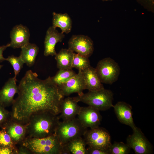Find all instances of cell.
<instances>
[{
	"label": "cell",
	"mask_w": 154,
	"mask_h": 154,
	"mask_svg": "<svg viewBox=\"0 0 154 154\" xmlns=\"http://www.w3.org/2000/svg\"><path fill=\"white\" fill-rule=\"evenodd\" d=\"M18 87V96L12 104L13 119L27 124L31 117L37 113L60 114V104L64 96L50 76L41 80L36 73L28 70Z\"/></svg>",
	"instance_id": "obj_1"
},
{
	"label": "cell",
	"mask_w": 154,
	"mask_h": 154,
	"mask_svg": "<svg viewBox=\"0 0 154 154\" xmlns=\"http://www.w3.org/2000/svg\"><path fill=\"white\" fill-rule=\"evenodd\" d=\"M60 119L57 115L48 112L34 114L26 124L27 137L41 138L54 134Z\"/></svg>",
	"instance_id": "obj_2"
},
{
	"label": "cell",
	"mask_w": 154,
	"mask_h": 154,
	"mask_svg": "<svg viewBox=\"0 0 154 154\" xmlns=\"http://www.w3.org/2000/svg\"><path fill=\"white\" fill-rule=\"evenodd\" d=\"M22 144L33 154H61L62 148L55 134L41 138L27 137Z\"/></svg>",
	"instance_id": "obj_3"
},
{
	"label": "cell",
	"mask_w": 154,
	"mask_h": 154,
	"mask_svg": "<svg viewBox=\"0 0 154 154\" xmlns=\"http://www.w3.org/2000/svg\"><path fill=\"white\" fill-rule=\"evenodd\" d=\"M74 98L78 102H82L100 111L108 110L114 106L113 93L105 88L95 91H88Z\"/></svg>",
	"instance_id": "obj_4"
},
{
	"label": "cell",
	"mask_w": 154,
	"mask_h": 154,
	"mask_svg": "<svg viewBox=\"0 0 154 154\" xmlns=\"http://www.w3.org/2000/svg\"><path fill=\"white\" fill-rule=\"evenodd\" d=\"M87 128L84 127L78 118L60 121L54 134L62 145L71 140L83 136Z\"/></svg>",
	"instance_id": "obj_5"
},
{
	"label": "cell",
	"mask_w": 154,
	"mask_h": 154,
	"mask_svg": "<svg viewBox=\"0 0 154 154\" xmlns=\"http://www.w3.org/2000/svg\"><path fill=\"white\" fill-rule=\"evenodd\" d=\"M95 69L101 82L107 84H112L117 81L120 73L118 64L110 57L100 60Z\"/></svg>",
	"instance_id": "obj_6"
},
{
	"label": "cell",
	"mask_w": 154,
	"mask_h": 154,
	"mask_svg": "<svg viewBox=\"0 0 154 154\" xmlns=\"http://www.w3.org/2000/svg\"><path fill=\"white\" fill-rule=\"evenodd\" d=\"M83 136L88 146L109 149L111 144L109 133L105 129L99 127L87 129Z\"/></svg>",
	"instance_id": "obj_7"
},
{
	"label": "cell",
	"mask_w": 154,
	"mask_h": 154,
	"mask_svg": "<svg viewBox=\"0 0 154 154\" xmlns=\"http://www.w3.org/2000/svg\"><path fill=\"white\" fill-rule=\"evenodd\" d=\"M127 139V144L136 154H149L152 153V146L141 130L138 128Z\"/></svg>",
	"instance_id": "obj_8"
},
{
	"label": "cell",
	"mask_w": 154,
	"mask_h": 154,
	"mask_svg": "<svg viewBox=\"0 0 154 154\" xmlns=\"http://www.w3.org/2000/svg\"><path fill=\"white\" fill-rule=\"evenodd\" d=\"M68 46L73 52L88 58L94 50L93 41L88 36L83 35L72 36L68 42Z\"/></svg>",
	"instance_id": "obj_9"
},
{
	"label": "cell",
	"mask_w": 154,
	"mask_h": 154,
	"mask_svg": "<svg viewBox=\"0 0 154 154\" xmlns=\"http://www.w3.org/2000/svg\"><path fill=\"white\" fill-rule=\"evenodd\" d=\"M78 119L85 128L93 129L99 127L102 119L100 111L89 106L81 107Z\"/></svg>",
	"instance_id": "obj_10"
},
{
	"label": "cell",
	"mask_w": 154,
	"mask_h": 154,
	"mask_svg": "<svg viewBox=\"0 0 154 154\" xmlns=\"http://www.w3.org/2000/svg\"><path fill=\"white\" fill-rule=\"evenodd\" d=\"M14 143L17 145L22 143L27 136V124L12 119L4 127Z\"/></svg>",
	"instance_id": "obj_11"
},
{
	"label": "cell",
	"mask_w": 154,
	"mask_h": 154,
	"mask_svg": "<svg viewBox=\"0 0 154 154\" xmlns=\"http://www.w3.org/2000/svg\"><path fill=\"white\" fill-rule=\"evenodd\" d=\"M58 88L64 96H68L73 93H77L78 95L82 94L83 90L86 88L82 71H79L77 74Z\"/></svg>",
	"instance_id": "obj_12"
},
{
	"label": "cell",
	"mask_w": 154,
	"mask_h": 154,
	"mask_svg": "<svg viewBox=\"0 0 154 154\" xmlns=\"http://www.w3.org/2000/svg\"><path fill=\"white\" fill-rule=\"evenodd\" d=\"M29 29L21 24L14 26L10 32V47L13 48H21L29 42Z\"/></svg>",
	"instance_id": "obj_13"
},
{
	"label": "cell",
	"mask_w": 154,
	"mask_h": 154,
	"mask_svg": "<svg viewBox=\"0 0 154 154\" xmlns=\"http://www.w3.org/2000/svg\"><path fill=\"white\" fill-rule=\"evenodd\" d=\"M65 37L64 33L59 32L56 28L52 26L47 29L44 41V55L46 56H55L56 44L61 42Z\"/></svg>",
	"instance_id": "obj_14"
},
{
	"label": "cell",
	"mask_w": 154,
	"mask_h": 154,
	"mask_svg": "<svg viewBox=\"0 0 154 154\" xmlns=\"http://www.w3.org/2000/svg\"><path fill=\"white\" fill-rule=\"evenodd\" d=\"M78 103L74 97L64 98L60 104V115L58 116L59 118L64 121L75 118L81 107Z\"/></svg>",
	"instance_id": "obj_15"
},
{
	"label": "cell",
	"mask_w": 154,
	"mask_h": 154,
	"mask_svg": "<svg viewBox=\"0 0 154 154\" xmlns=\"http://www.w3.org/2000/svg\"><path fill=\"white\" fill-rule=\"evenodd\" d=\"M114 111L119 121L130 127L133 130L137 127L134 124L132 112V107L129 104L120 101L113 106Z\"/></svg>",
	"instance_id": "obj_16"
},
{
	"label": "cell",
	"mask_w": 154,
	"mask_h": 154,
	"mask_svg": "<svg viewBox=\"0 0 154 154\" xmlns=\"http://www.w3.org/2000/svg\"><path fill=\"white\" fill-rule=\"evenodd\" d=\"M16 78H9L0 90V104L3 107L12 105L14 96L18 92Z\"/></svg>",
	"instance_id": "obj_17"
},
{
	"label": "cell",
	"mask_w": 154,
	"mask_h": 154,
	"mask_svg": "<svg viewBox=\"0 0 154 154\" xmlns=\"http://www.w3.org/2000/svg\"><path fill=\"white\" fill-rule=\"evenodd\" d=\"M82 72L86 89L88 91H95L104 88L95 68L90 66Z\"/></svg>",
	"instance_id": "obj_18"
},
{
	"label": "cell",
	"mask_w": 154,
	"mask_h": 154,
	"mask_svg": "<svg viewBox=\"0 0 154 154\" xmlns=\"http://www.w3.org/2000/svg\"><path fill=\"white\" fill-rule=\"evenodd\" d=\"M52 26L56 28H60L62 31L61 33L68 34L71 32L72 22V20L67 13H52Z\"/></svg>",
	"instance_id": "obj_19"
},
{
	"label": "cell",
	"mask_w": 154,
	"mask_h": 154,
	"mask_svg": "<svg viewBox=\"0 0 154 154\" xmlns=\"http://www.w3.org/2000/svg\"><path fill=\"white\" fill-rule=\"evenodd\" d=\"M21 48L19 56L27 66H32L35 63L38 52V47L35 44L29 42Z\"/></svg>",
	"instance_id": "obj_20"
},
{
	"label": "cell",
	"mask_w": 154,
	"mask_h": 154,
	"mask_svg": "<svg viewBox=\"0 0 154 154\" xmlns=\"http://www.w3.org/2000/svg\"><path fill=\"white\" fill-rule=\"evenodd\" d=\"M74 52L69 48H62L55 55L57 66L59 69H72Z\"/></svg>",
	"instance_id": "obj_21"
},
{
	"label": "cell",
	"mask_w": 154,
	"mask_h": 154,
	"mask_svg": "<svg viewBox=\"0 0 154 154\" xmlns=\"http://www.w3.org/2000/svg\"><path fill=\"white\" fill-rule=\"evenodd\" d=\"M86 145L84 138L80 137L72 139L62 145L70 154H87Z\"/></svg>",
	"instance_id": "obj_22"
},
{
	"label": "cell",
	"mask_w": 154,
	"mask_h": 154,
	"mask_svg": "<svg viewBox=\"0 0 154 154\" xmlns=\"http://www.w3.org/2000/svg\"><path fill=\"white\" fill-rule=\"evenodd\" d=\"M76 74L72 69H60L51 79L53 82L58 87L66 82Z\"/></svg>",
	"instance_id": "obj_23"
},
{
	"label": "cell",
	"mask_w": 154,
	"mask_h": 154,
	"mask_svg": "<svg viewBox=\"0 0 154 154\" xmlns=\"http://www.w3.org/2000/svg\"><path fill=\"white\" fill-rule=\"evenodd\" d=\"M90 66L88 58L74 53L72 62V68H75L79 71H82Z\"/></svg>",
	"instance_id": "obj_24"
},
{
	"label": "cell",
	"mask_w": 154,
	"mask_h": 154,
	"mask_svg": "<svg viewBox=\"0 0 154 154\" xmlns=\"http://www.w3.org/2000/svg\"><path fill=\"white\" fill-rule=\"evenodd\" d=\"M130 149L127 143L115 142L111 144L109 150L110 154H127L129 153Z\"/></svg>",
	"instance_id": "obj_25"
},
{
	"label": "cell",
	"mask_w": 154,
	"mask_h": 154,
	"mask_svg": "<svg viewBox=\"0 0 154 154\" xmlns=\"http://www.w3.org/2000/svg\"><path fill=\"white\" fill-rule=\"evenodd\" d=\"M6 60L8 61L12 66L14 72V77L16 78L25 64L24 62L19 56L17 57L13 55L9 56L6 58Z\"/></svg>",
	"instance_id": "obj_26"
},
{
	"label": "cell",
	"mask_w": 154,
	"mask_h": 154,
	"mask_svg": "<svg viewBox=\"0 0 154 154\" xmlns=\"http://www.w3.org/2000/svg\"><path fill=\"white\" fill-rule=\"evenodd\" d=\"M0 146L12 147L15 150L16 152V145L14 144L4 127L0 130Z\"/></svg>",
	"instance_id": "obj_27"
},
{
	"label": "cell",
	"mask_w": 154,
	"mask_h": 154,
	"mask_svg": "<svg viewBox=\"0 0 154 154\" xmlns=\"http://www.w3.org/2000/svg\"><path fill=\"white\" fill-rule=\"evenodd\" d=\"M11 113L6 110L0 104V125L6 124L12 119Z\"/></svg>",
	"instance_id": "obj_28"
},
{
	"label": "cell",
	"mask_w": 154,
	"mask_h": 154,
	"mask_svg": "<svg viewBox=\"0 0 154 154\" xmlns=\"http://www.w3.org/2000/svg\"><path fill=\"white\" fill-rule=\"evenodd\" d=\"M86 150L87 154H110L109 149L88 146Z\"/></svg>",
	"instance_id": "obj_29"
},
{
	"label": "cell",
	"mask_w": 154,
	"mask_h": 154,
	"mask_svg": "<svg viewBox=\"0 0 154 154\" xmlns=\"http://www.w3.org/2000/svg\"><path fill=\"white\" fill-rule=\"evenodd\" d=\"M137 1L148 11L154 13V0H137Z\"/></svg>",
	"instance_id": "obj_30"
},
{
	"label": "cell",
	"mask_w": 154,
	"mask_h": 154,
	"mask_svg": "<svg viewBox=\"0 0 154 154\" xmlns=\"http://www.w3.org/2000/svg\"><path fill=\"white\" fill-rule=\"evenodd\" d=\"M18 147L16 146V154H31L30 151L22 143L19 145Z\"/></svg>",
	"instance_id": "obj_31"
},
{
	"label": "cell",
	"mask_w": 154,
	"mask_h": 154,
	"mask_svg": "<svg viewBox=\"0 0 154 154\" xmlns=\"http://www.w3.org/2000/svg\"><path fill=\"white\" fill-rule=\"evenodd\" d=\"M16 154L15 150L13 148L0 146V154Z\"/></svg>",
	"instance_id": "obj_32"
},
{
	"label": "cell",
	"mask_w": 154,
	"mask_h": 154,
	"mask_svg": "<svg viewBox=\"0 0 154 154\" xmlns=\"http://www.w3.org/2000/svg\"><path fill=\"white\" fill-rule=\"evenodd\" d=\"M10 47L9 43H8L5 45L0 46V63L6 60V58L4 57L3 56V51L5 50L7 47Z\"/></svg>",
	"instance_id": "obj_33"
},
{
	"label": "cell",
	"mask_w": 154,
	"mask_h": 154,
	"mask_svg": "<svg viewBox=\"0 0 154 154\" xmlns=\"http://www.w3.org/2000/svg\"><path fill=\"white\" fill-rule=\"evenodd\" d=\"M102 0L103 1H112L113 0Z\"/></svg>",
	"instance_id": "obj_34"
},
{
	"label": "cell",
	"mask_w": 154,
	"mask_h": 154,
	"mask_svg": "<svg viewBox=\"0 0 154 154\" xmlns=\"http://www.w3.org/2000/svg\"><path fill=\"white\" fill-rule=\"evenodd\" d=\"M3 66V65H1L0 64V70L1 68Z\"/></svg>",
	"instance_id": "obj_35"
}]
</instances>
